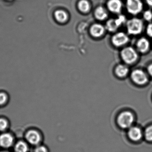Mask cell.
I'll return each instance as SVG.
<instances>
[{
	"mask_svg": "<svg viewBox=\"0 0 152 152\" xmlns=\"http://www.w3.org/2000/svg\"><path fill=\"white\" fill-rule=\"evenodd\" d=\"M147 71H148L149 75L152 77V64L149 65L148 68H147Z\"/></svg>",
	"mask_w": 152,
	"mask_h": 152,
	"instance_id": "d4e9b609",
	"label": "cell"
},
{
	"mask_svg": "<svg viewBox=\"0 0 152 152\" xmlns=\"http://www.w3.org/2000/svg\"><path fill=\"white\" fill-rule=\"evenodd\" d=\"M78 7L80 11L86 12L88 11L90 9V4L86 0H81L78 4Z\"/></svg>",
	"mask_w": 152,
	"mask_h": 152,
	"instance_id": "e0dca14e",
	"label": "cell"
},
{
	"mask_svg": "<svg viewBox=\"0 0 152 152\" xmlns=\"http://www.w3.org/2000/svg\"><path fill=\"white\" fill-rule=\"evenodd\" d=\"M128 135L130 140L134 142H137L142 138V133L139 128L132 126L129 129Z\"/></svg>",
	"mask_w": 152,
	"mask_h": 152,
	"instance_id": "9c48e42d",
	"label": "cell"
},
{
	"mask_svg": "<svg viewBox=\"0 0 152 152\" xmlns=\"http://www.w3.org/2000/svg\"><path fill=\"white\" fill-rule=\"evenodd\" d=\"M8 123L5 120L0 119V131H3L7 128Z\"/></svg>",
	"mask_w": 152,
	"mask_h": 152,
	"instance_id": "44dd1931",
	"label": "cell"
},
{
	"mask_svg": "<svg viewBox=\"0 0 152 152\" xmlns=\"http://www.w3.org/2000/svg\"><path fill=\"white\" fill-rule=\"evenodd\" d=\"M104 32V28L102 25L99 24L93 25L90 29L91 35L94 37H99L102 35Z\"/></svg>",
	"mask_w": 152,
	"mask_h": 152,
	"instance_id": "4fadbf2b",
	"label": "cell"
},
{
	"mask_svg": "<svg viewBox=\"0 0 152 152\" xmlns=\"http://www.w3.org/2000/svg\"><path fill=\"white\" fill-rule=\"evenodd\" d=\"M122 60L125 63L131 64L134 63L138 59V54L135 49L132 47H127L121 52Z\"/></svg>",
	"mask_w": 152,
	"mask_h": 152,
	"instance_id": "3957f363",
	"label": "cell"
},
{
	"mask_svg": "<svg viewBox=\"0 0 152 152\" xmlns=\"http://www.w3.org/2000/svg\"><path fill=\"white\" fill-rule=\"evenodd\" d=\"M143 17L146 21H151L152 20V12L150 10L145 11L143 14Z\"/></svg>",
	"mask_w": 152,
	"mask_h": 152,
	"instance_id": "ffe728a7",
	"label": "cell"
},
{
	"mask_svg": "<svg viewBox=\"0 0 152 152\" xmlns=\"http://www.w3.org/2000/svg\"><path fill=\"white\" fill-rule=\"evenodd\" d=\"M145 136L147 141L152 142V126L146 129L145 132Z\"/></svg>",
	"mask_w": 152,
	"mask_h": 152,
	"instance_id": "d6986e66",
	"label": "cell"
},
{
	"mask_svg": "<svg viewBox=\"0 0 152 152\" xmlns=\"http://www.w3.org/2000/svg\"><path fill=\"white\" fill-rule=\"evenodd\" d=\"M28 147L26 143L23 142H19L15 145L14 150L15 152H27Z\"/></svg>",
	"mask_w": 152,
	"mask_h": 152,
	"instance_id": "ac0fdd59",
	"label": "cell"
},
{
	"mask_svg": "<svg viewBox=\"0 0 152 152\" xmlns=\"http://www.w3.org/2000/svg\"><path fill=\"white\" fill-rule=\"evenodd\" d=\"M108 9L112 12L119 13L122 8V3L121 0H110L107 3Z\"/></svg>",
	"mask_w": 152,
	"mask_h": 152,
	"instance_id": "8fae6325",
	"label": "cell"
},
{
	"mask_svg": "<svg viewBox=\"0 0 152 152\" xmlns=\"http://www.w3.org/2000/svg\"><path fill=\"white\" fill-rule=\"evenodd\" d=\"M131 78L132 81L139 85L145 84L148 81L147 74L141 69H135L132 71L131 74Z\"/></svg>",
	"mask_w": 152,
	"mask_h": 152,
	"instance_id": "5b68a950",
	"label": "cell"
},
{
	"mask_svg": "<svg viewBox=\"0 0 152 152\" xmlns=\"http://www.w3.org/2000/svg\"><path fill=\"white\" fill-rule=\"evenodd\" d=\"M126 21L124 16H120L116 19H111L106 23V28L110 31H114Z\"/></svg>",
	"mask_w": 152,
	"mask_h": 152,
	"instance_id": "52a82bcc",
	"label": "cell"
},
{
	"mask_svg": "<svg viewBox=\"0 0 152 152\" xmlns=\"http://www.w3.org/2000/svg\"><path fill=\"white\" fill-rule=\"evenodd\" d=\"M147 4L152 7V0H145Z\"/></svg>",
	"mask_w": 152,
	"mask_h": 152,
	"instance_id": "484cf974",
	"label": "cell"
},
{
	"mask_svg": "<svg viewBox=\"0 0 152 152\" xmlns=\"http://www.w3.org/2000/svg\"><path fill=\"white\" fill-rule=\"evenodd\" d=\"M55 17L56 20L60 22H64L68 18L66 12L62 10H58L55 12Z\"/></svg>",
	"mask_w": 152,
	"mask_h": 152,
	"instance_id": "2e32d148",
	"label": "cell"
},
{
	"mask_svg": "<svg viewBox=\"0 0 152 152\" xmlns=\"http://www.w3.org/2000/svg\"><path fill=\"white\" fill-rule=\"evenodd\" d=\"M9 152L3 151V152Z\"/></svg>",
	"mask_w": 152,
	"mask_h": 152,
	"instance_id": "4316f807",
	"label": "cell"
},
{
	"mask_svg": "<svg viewBox=\"0 0 152 152\" xmlns=\"http://www.w3.org/2000/svg\"><path fill=\"white\" fill-rule=\"evenodd\" d=\"M35 152H48L46 147L44 146H39L35 149Z\"/></svg>",
	"mask_w": 152,
	"mask_h": 152,
	"instance_id": "cb8c5ba5",
	"label": "cell"
},
{
	"mask_svg": "<svg viewBox=\"0 0 152 152\" xmlns=\"http://www.w3.org/2000/svg\"><path fill=\"white\" fill-rule=\"evenodd\" d=\"M129 69L126 65L120 64L116 67L115 73L117 76L121 78L125 77L128 74Z\"/></svg>",
	"mask_w": 152,
	"mask_h": 152,
	"instance_id": "5bb4252c",
	"label": "cell"
},
{
	"mask_svg": "<svg viewBox=\"0 0 152 152\" xmlns=\"http://www.w3.org/2000/svg\"><path fill=\"white\" fill-rule=\"evenodd\" d=\"M26 139L30 144L37 145L40 143L42 139L40 134L36 130H30L26 135Z\"/></svg>",
	"mask_w": 152,
	"mask_h": 152,
	"instance_id": "ba28073f",
	"label": "cell"
},
{
	"mask_svg": "<svg viewBox=\"0 0 152 152\" xmlns=\"http://www.w3.org/2000/svg\"><path fill=\"white\" fill-rule=\"evenodd\" d=\"M13 139L9 134H3L0 136V145L4 148H8L13 143Z\"/></svg>",
	"mask_w": 152,
	"mask_h": 152,
	"instance_id": "7c38bea8",
	"label": "cell"
},
{
	"mask_svg": "<svg viewBox=\"0 0 152 152\" xmlns=\"http://www.w3.org/2000/svg\"><path fill=\"white\" fill-rule=\"evenodd\" d=\"M136 47L139 52L145 53L148 51L150 49V42L145 37H141L137 42Z\"/></svg>",
	"mask_w": 152,
	"mask_h": 152,
	"instance_id": "30bf717a",
	"label": "cell"
},
{
	"mask_svg": "<svg viewBox=\"0 0 152 152\" xmlns=\"http://www.w3.org/2000/svg\"><path fill=\"white\" fill-rule=\"evenodd\" d=\"M126 6L129 13L136 15L142 11L143 4L142 0H126Z\"/></svg>",
	"mask_w": 152,
	"mask_h": 152,
	"instance_id": "277c9868",
	"label": "cell"
},
{
	"mask_svg": "<svg viewBox=\"0 0 152 152\" xmlns=\"http://www.w3.org/2000/svg\"><path fill=\"white\" fill-rule=\"evenodd\" d=\"M126 28L129 35H139L143 29V22L141 19L137 18H133L128 21L126 23Z\"/></svg>",
	"mask_w": 152,
	"mask_h": 152,
	"instance_id": "6da1fadb",
	"label": "cell"
},
{
	"mask_svg": "<svg viewBox=\"0 0 152 152\" xmlns=\"http://www.w3.org/2000/svg\"><path fill=\"white\" fill-rule=\"evenodd\" d=\"M117 121L119 126L121 128L124 129H129L134 124V117L130 112H124L119 115Z\"/></svg>",
	"mask_w": 152,
	"mask_h": 152,
	"instance_id": "7a4b0ae2",
	"label": "cell"
},
{
	"mask_svg": "<svg viewBox=\"0 0 152 152\" xmlns=\"http://www.w3.org/2000/svg\"><path fill=\"white\" fill-rule=\"evenodd\" d=\"M112 43L116 46H121L126 44L129 40V38L126 34L123 32H119L113 36Z\"/></svg>",
	"mask_w": 152,
	"mask_h": 152,
	"instance_id": "8992f818",
	"label": "cell"
},
{
	"mask_svg": "<svg viewBox=\"0 0 152 152\" xmlns=\"http://www.w3.org/2000/svg\"><path fill=\"white\" fill-rule=\"evenodd\" d=\"M95 16L99 20H104L108 17V13L102 7H97L95 11Z\"/></svg>",
	"mask_w": 152,
	"mask_h": 152,
	"instance_id": "9a60e30c",
	"label": "cell"
},
{
	"mask_svg": "<svg viewBox=\"0 0 152 152\" xmlns=\"http://www.w3.org/2000/svg\"><path fill=\"white\" fill-rule=\"evenodd\" d=\"M7 100V96L5 94L0 93V105L4 104Z\"/></svg>",
	"mask_w": 152,
	"mask_h": 152,
	"instance_id": "603a6c76",
	"label": "cell"
},
{
	"mask_svg": "<svg viewBox=\"0 0 152 152\" xmlns=\"http://www.w3.org/2000/svg\"><path fill=\"white\" fill-rule=\"evenodd\" d=\"M146 32L148 36L152 37V23L148 24L146 27Z\"/></svg>",
	"mask_w": 152,
	"mask_h": 152,
	"instance_id": "7402d4cb",
	"label": "cell"
}]
</instances>
